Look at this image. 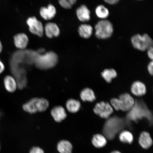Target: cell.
Here are the masks:
<instances>
[{
    "mask_svg": "<svg viewBox=\"0 0 153 153\" xmlns=\"http://www.w3.org/2000/svg\"><path fill=\"white\" fill-rule=\"evenodd\" d=\"M126 120L128 122H137L139 120L145 118L152 125L153 122L152 115L146 105L142 100H135V104L131 109L128 112L126 115Z\"/></svg>",
    "mask_w": 153,
    "mask_h": 153,
    "instance_id": "6da1fadb",
    "label": "cell"
},
{
    "mask_svg": "<svg viewBox=\"0 0 153 153\" xmlns=\"http://www.w3.org/2000/svg\"><path fill=\"white\" fill-rule=\"evenodd\" d=\"M125 122L122 119L117 117L109 118L105 123L103 131L106 138L113 139L117 134L123 128Z\"/></svg>",
    "mask_w": 153,
    "mask_h": 153,
    "instance_id": "7a4b0ae2",
    "label": "cell"
},
{
    "mask_svg": "<svg viewBox=\"0 0 153 153\" xmlns=\"http://www.w3.org/2000/svg\"><path fill=\"white\" fill-rule=\"evenodd\" d=\"M58 57L56 53L53 51H49L43 54L38 53L34 63L37 68L47 70L56 65Z\"/></svg>",
    "mask_w": 153,
    "mask_h": 153,
    "instance_id": "3957f363",
    "label": "cell"
},
{
    "mask_svg": "<svg viewBox=\"0 0 153 153\" xmlns=\"http://www.w3.org/2000/svg\"><path fill=\"white\" fill-rule=\"evenodd\" d=\"M110 102L112 108L116 110L128 112L134 105L135 100L129 94L125 93L120 95L118 99H112Z\"/></svg>",
    "mask_w": 153,
    "mask_h": 153,
    "instance_id": "277c9868",
    "label": "cell"
},
{
    "mask_svg": "<svg viewBox=\"0 0 153 153\" xmlns=\"http://www.w3.org/2000/svg\"><path fill=\"white\" fill-rule=\"evenodd\" d=\"M95 35L99 39H106L110 38L114 32V27L110 21L102 20L95 26Z\"/></svg>",
    "mask_w": 153,
    "mask_h": 153,
    "instance_id": "5b68a950",
    "label": "cell"
},
{
    "mask_svg": "<svg viewBox=\"0 0 153 153\" xmlns=\"http://www.w3.org/2000/svg\"><path fill=\"white\" fill-rule=\"evenodd\" d=\"M131 42L135 49L141 51L147 50L153 46V44L152 38L147 34L142 35L139 34H135L131 37Z\"/></svg>",
    "mask_w": 153,
    "mask_h": 153,
    "instance_id": "8992f818",
    "label": "cell"
},
{
    "mask_svg": "<svg viewBox=\"0 0 153 153\" xmlns=\"http://www.w3.org/2000/svg\"><path fill=\"white\" fill-rule=\"evenodd\" d=\"M96 114L101 118L108 119L114 112L113 108L108 102L101 101L97 103L93 109Z\"/></svg>",
    "mask_w": 153,
    "mask_h": 153,
    "instance_id": "52a82bcc",
    "label": "cell"
},
{
    "mask_svg": "<svg viewBox=\"0 0 153 153\" xmlns=\"http://www.w3.org/2000/svg\"><path fill=\"white\" fill-rule=\"evenodd\" d=\"M27 24L28 26L30 32L32 33L39 37L43 36L44 32L43 25L35 17L28 18L27 20Z\"/></svg>",
    "mask_w": 153,
    "mask_h": 153,
    "instance_id": "ba28073f",
    "label": "cell"
},
{
    "mask_svg": "<svg viewBox=\"0 0 153 153\" xmlns=\"http://www.w3.org/2000/svg\"><path fill=\"white\" fill-rule=\"evenodd\" d=\"M22 107L25 111L30 114L39 112V98L35 97L30 99L23 105Z\"/></svg>",
    "mask_w": 153,
    "mask_h": 153,
    "instance_id": "9c48e42d",
    "label": "cell"
},
{
    "mask_svg": "<svg viewBox=\"0 0 153 153\" xmlns=\"http://www.w3.org/2000/svg\"><path fill=\"white\" fill-rule=\"evenodd\" d=\"M51 114L55 121L62 122L65 119L67 116L66 112L64 108L62 106H55L51 111Z\"/></svg>",
    "mask_w": 153,
    "mask_h": 153,
    "instance_id": "30bf717a",
    "label": "cell"
},
{
    "mask_svg": "<svg viewBox=\"0 0 153 153\" xmlns=\"http://www.w3.org/2000/svg\"><path fill=\"white\" fill-rule=\"evenodd\" d=\"M44 31L48 38L57 37L60 35V30L57 25L53 22H48L46 24Z\"/></svg>",
    "mask_w": 153,
    "mask_h": 153,
    "instance_id": "8fae6325",
    "label": "cell"
},
{
    "mask_svg": "<svg viewBox=\"0 0 153 153\" xmlns=\"http://www.w3.org/2000/svg\"><path fill=\"white\" fill-rule=\"evenodd\" d=\"M56 13V9L52 4H49L47 7H42L40 10L41 16L45 20H48L53 19Z\"/></svg>",
    "mask_w": 153,
    "mask_h": 153,
    "instance_id": "7c38bea8",
    "label": "cell"
},
{
    "mask_svg": "<svg viewBox=\"0 0 153 153\" xmlns=\"http://www.w3.org/2000/svg\"><path fill=\"white\" fill-rule=\"evenodd\" d=\"M14 43L18 48L24 50L27 46L29 39L27 35L24 33L16 34L14 37Z\"/></svg>",
    "mask_w": 153,
    "mask_h": 153,
    "instance_id": "4fadbf2b",
    "label": "cell"
},
{
    "mask_svg": "<svg viewBox=\"0 0 153 153\" xmlns=\"http://www.w3.org/2000/svg\"><path fill=\"white\" fill-rule=\"evenodd\" d=\"M76 14L79 20L82 22H87L91 19V12L85 5H82L76 10Z\"/></svg>",
    "mask_w": 153,
    "mask_h": 153,
    "instance_id": "5bb4252c",
    "label": "cell"
},
{
    "mask_svg": "<svg viewBox=\"0 0 153 153\" xmlns=\"http://www.w3.org/2000/svg\"><path fill=\"white\" fill-rule=\"evenodd\" d=\"M3 82L5 89L9 93H14L18 87L16 80L13 76H5Z\"/></svg>",
    "mask_w": 153,
    "mask_h": 153,
    "instance_id": "9a60e30c",
    "label": "cell"
},
{
    "mask_svg": "<svg viewBox=\"0 0 153 153\" xmlns=\"http://www.w3.org/2000/svg\"><path fill=\"white\" fill-rule=\"evenodd\" d=\"M131 91L133 94L136 96H142L146 93V86L143 82L139 81H135L131 86Z\"/></svg>",
    "mask_w": 153,
    "mask_h": 153,
    "instance_id": "2e32d148",
    "label": "cell"
},
{
    "mask_svg": "<svg viewBox=\"0 0 153 153\" xmlns=\"http://www.w3.org/2000/svg\"><path fill=\"white\" fill-rule=\"evenodd\" d=\"M139 143L142 148L148 149L152 146L153 141L151 135L148 132L143 131L139 137Z\"/></svg>",
    "mask_w": 153,
    "mask_h": 153,
    "instance_id": "e0dca14e",
    "label": "cell"
},
{
    "mask_svg": "<svg viewBox=\"0 0 153 153\" xmlns=\"http://www.w3.org/2000/svg\"><path fill=\"white\" fill-rule=\"evenodd\" d=\"M78 32L81 37L85 39H88L92 35L93 28L91 25L82 24L78 28Z\"/></svg>",
    "mask_w": 153,
    "mask_h": 153,
    "instance_id": "ac0fdd59",
    "label": "cell"
},
{
    "mask_svg": "<svg viewBox=\"0 0 153 153\" xmlns=\"http://www.w3.org/2000/svg\"><path fill=\"white\" fill-rule=\"evenodd\" d=\"M91 141L93 146L97 148H103L107 143L106 138L105 136L99 134L93 136Z\"/></svg>",
    "mask_w": 153,
    "mask_h": 153,
    "instance_id": "d6986e66",
    "label": "cell"
},
{
    "mask_svg": "<svg viewBox=\"0 0 153 153\" xmlns=\"http://www.w3.org/2000/svg\"><path fill=\"white\" fill-rule=\"evenodd\" d=\"M80 96L82 100L85 102H93L96 99L94 92L89 88L83 89L80 93Z\"/></svg>",
    "mask_w": 153,
    "mask_h": 153,
    "instance_id": "ffe728a7",
    "label": "cell"
},
{
    "mask_svg": "<svg viewBox=\"0 0 153 153\" xmlns=\"http://www.w3.org/2000/svg\"><path fill=\"white\" fill-rule=\"evenodd\" d=\"M66 106L69 112L72 113H75L79 110L81 104L79 101L71 99L67 101Z\"/></svg>",
    "mask_w": 153,
    "mask_h": 153,
    "instance_id": "44dd1931",
    "label": "cell"
},
{
    "mask_svg": "<svg viewBox=\"0 0 153 153\" xmlns=\"http://www.w3.org/2000/svg\"><path fill=\"white\" fill-rule=\"evenodd\" d=\"M72 145L69 141L62 140L59 142L57 146V149L60 153H72Z\"/></svg>",
    "mask_w": 153,
    "mask_h": 153,
    "instance_id": "7402d4cb",
    "label": "cell"
},
{
    "mask_svg": "<svg viewBox=\"0 0 153 153\" xmlns=\"http://www.w3.org/2000/svg\"><path fill=\"white\" fill-rule=\"evenodd\" d=\"M101 75L107 82L110 83L113 79L116 77L117 74L115 70L113 68H111L105 69L101 73Z\"/></svg>",
    "mask_w": 153,
    "mask_h": 153,
    "instance_id": "603a6c76",
    "label": "cell"
},
{
    "mask_svg": "<svg viewBox=\"0 0 153 153\" xmlns=\"http://www.w3.org/2000/svg\"><path fill=\"white\" fill-rule=\"evenodd\" d=\"M95 12L97 17L102 20H105L109 15V11L108 9L102 5L97 6L95 9Z\"/></svg>",
    "mask_w": 153,
    "mask_h": 153,
    "instance_id": "cb8c5ba5",
    "label": "cell"
},
{
    "mask_svg": "<svg viewBox=\"0 0 153 153\" xmlns=\"http://www.w3.org/2000/svg\"><path fill=\"white\" fill-rule=\"evenodd\" d=\"M119 139L121 142L131 144L134 140L133 134L128 131H122L119 135Z\"/></svg>",
    "mask_w": 153,
    "mask_h": 153,
    "instance_id": "d4e9b609",
    "label": "cell"
},
{
    "mask_svg": "<svg viewBox=\"0 0 153 153\" xmlns=\"http://www.w3.org/2000/svg\"><path fill=\"white\" fill-rule=\"evenodd\" d=\"M76 0H59V4L63 8L66 9H70L75 4Z\"/></svg>",
    "mask_w": 153,
    "mask_h": 153,
    "instance_id": "484cf974",
    "label": "cell"
},
{
    "mask_svg": "<svg viewBox=\"0 0 153 153\" xmlns=\"http://www.w3.org/2000/svg\"><path fill=\"white\" fill-rule=\"evenodd\" d=\"M39 112L45 111L49 106L48 101L45 98H39Z\"/></svg>",
    "mask_w": 153,
    "mask_h": 153,
    "instance_id": "4316f807",
    "label": "cell"
},
{
    "mask_svg": "<svg viewBox=\"0 0 153 153\" xmlns=\"http://www.w3.org/2000/svg\"><path fill=\"white\" fill-rule=\"evenodd\" d=\"M30 153H45L42 149L38 147H34L30 151Z\"/></svg>",
    "mask_w": 153,
    "mask_h": 153,
    "instance_id": "83f0119b",
    "label": "cell"
},
{
    "mask_svg": "<svg viewBox=\"0 0 153 153\" xmlns=\"http://www.w3.org/2000/svg\"><path fill=\"white\" fill-rule=\"evenodd\" d=\"M148 69L149 73L151 75H152L153 74V62L152 60L149 63L148 66Z\"/></svg>",
    "mask_w": 153,
    "mask_h": 153,
    "instance_id": "f1b7e54d",
    "label": "cell"
},
{
    "mask_svg": "<svg viewBox=\"0 0 153 153\" xmlns=\"http://www.w3.org/2000/svg\"><path fill=\"white\" fill-rule=\"evenodd\" d=\"M147 53L149 58L152 60L153 58V46L150 47L147 50Z\"/></svg>",
    "mask_w": 153,
    "mask_h": 153,
    "instance_id": "f546056e",
    "label": "cell"
},
{
    "mask_svg": "<svg viewBox=\"0 0 153 153\" xmlns=\"http://www.w3.org/2000/svg\"><path fill=\"white\" fill-rule=\"evenodd\" d=\"M104 1L108 4L114 5L118 3L120 0H104Z\"/></svg>",
    "mask_w": 153,
    "mask_h": 153,
    "instance_id": "4dcf8cb0",
    "label": "cell"
},
{
    "mask_svg": "<svg viewBox=\"0 0 153 153\" xmlns=\"http://www.w3.org/2000/svg\"><path fill=\"white\" fill-rule=\"evenodd\" d=\"M5 67L4 64L2 61L0 60V74L4 72Z\"/></svg>",
    "mask_w": 153,
    "mask_h": 153,
    "instance_id": "1f68e13d",
    "label": "cell"
},
{
    "mask_svg": "<svg viewBox=\"0 0 153 153\" xmlns=\"http://www.w3.org/2000/svg\"><path fill=\"white\" fill-rule=\"evenodd\" d=\"M3 45L1 41H0V53H1L3 50Z\"/></svg>",
    "mask_w": 153,
    "mask_h": 153,
    "instance_id": "d6a6232c",
    "label": "cell"
},
{
    "mask_svg": "<svg viewBox=\"0 0 153 153\" xmlns=\"http://www.w3.org/2000/svg\"><path fill=\"white\" fill-rule=\"evenodd\" d=\"M110 153H121L120 152H119V151L116 150V151H113V152H112Z\"/></svg>",
    "mask_w": 153,
    "mask_h": 153,
    "instance_id": "836d02e7",
    "label": "cell"
},
{
    "mask_svg": "<svg viewBox=\"0 0 153 153\" xmlns=\"http://www.w3.org/2000/svg\"><path fill=\"white\" fill-rule=\"evenodd\" d=\"M1 112H0V117H1Z\"/></svg>",
    "mask_w": 153,
    "mask_h": 153,
    "instance_id": "e575fe53",
    "label": "cell"
},
{
    "mask_svg": "<svg viewBox=\"0 0 153 153\" xmlns=\"http://www.w3.org/2000/svg\"><path fill=\"white\" fill-rule=\"evenodd\" d=\"M0 150H1V145H0Z\"/></svg>",
    "mask_w": 153,
    "mask_h": 153,
    "instance_id": "d590c367",
    "label": "cell"
},
{
    "mask_svg": "<svg viewBox=\"0 0 153 153\" xmlns=\"http://www.w3.org/2000/svg\"><path fill=\"white\" fill-rule=\"evenodd\" d=\"M138 1H143V0H138Z\"/></svg>",
    "mask_w": 153,
    "mask_h": 153,
    "instance_id": "8d00e7d4",
    "label": "cell"
}]
</instances>
